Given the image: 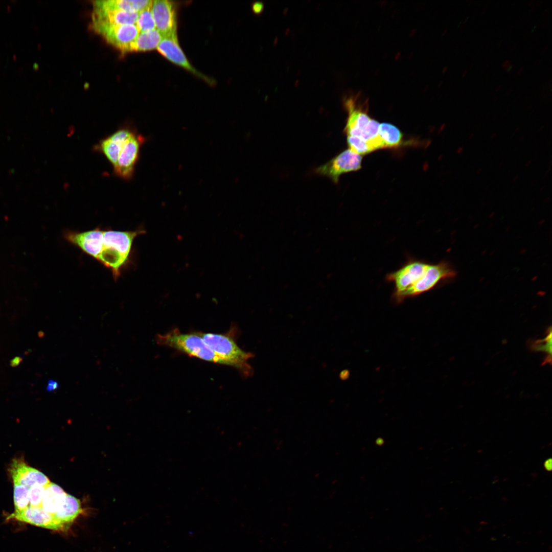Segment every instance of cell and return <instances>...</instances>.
<instances>
[{
  "mask_svg": "<svg viewBox=\"0 0 552 552\" xmlns=\"http://www.w3.org/2000/svg\"><path fill=\"white\" fill-rule=\"evenodd\" d=\"M145 233L143 228L117 231L97 226L82 232L65 230L64 237L71 244L108 269L117 281L131 262L135 239Z\"/></svg>",
  "mask_w": 552,
  "mask_h": 552,
  "instance_id": "6da1fadb",
  "label": "cell"
},
{
  "mask_svg": "<svg viewBox=\"0 0 552 552\" xmlns=\"http://www.w3.org/2000/svg\"><path fill=\"white\" fill-rule=\"evenodd\" d=\"M144 139L129 127H123L100 141L97 149L113 167L117 175L124 179L132 176Z\"/></svg>",
  "mask_w": 552,
  "mask_h": 552,
  "instance_id": "7a4b0ae2",
  "label": "cell"
},
{
  "mask_svg": "<svg viewBox=\"0 0 552 552\" xmlns=\"http://www.w3.org/2000/svg\"><path fill=\"white\" fill-rule=\"evenodd\" d=\"M344 105L348 112L344 133L347 136L358 137L366 143L371 152L384 149L379 134L380 124L368 114L367 102L359 98L346 99Z\"/></svg>",
  "mask_w": 552,
  "mask_h": 552,
  "instance_id": "3957f363",
  "label": "cell"
},
{
  "mask_svg": "<svg viewBox=\"0 0 552 552\" xmlns=\"http://www.w3.org/2000/svg\"><path fill=\"white\" fill-rule=\"evenodd\" d=\"M209 348L228 364L237 369L245 377L251 376L252 367L248 360L254 355L241 349L235 339L229 335L211 333H198Z\"/></svg>",
  "mask_w": 552,
  "mask_h": 552,
  "instance_id": "277c9868",
  "label": "cell"
},
{
  "mask_svg": "<svg viewBox=\"0 0 552 552\" xmlns=\"http://www.w3.org/2000/svg\"><path fill=\"white\" fill-rule=\"evenodd\" d=\"M156 342L168 347L189 356H194L208 361L228 365L205 343L198 334L181 333L177 329L155 336Z\"/></svg>",
  "mask_w": 552,
  "mask_h": 552,
  "instance_id": "5b68a950",
  "label": "cell"
},
{
  "mask_svg": "<svg viewBox=\"0 0 552 552\" xmlns=\"http://www.w3.org/2000/svg\"><path fill=\"white\" fill-rule=\"evenodd\" d=\"M456 274V270L448 262L444 261L436 264H429L424 274L393 302L401 304L407 298L418 296L453 281Z\"/></svg>",
  "mask_w": 552,
  "mask_h": 552,
  "instance_id": "8992f818",
  "label": "cell"
},
{
  "mask_svg": "<svg viewBox=\"0 0 552 552\" xmlns=\"http://www.w3.org/2000/svg\"><path fill=\"white\" fill-rule=\"evenodd\" d=\"M93 26L108 43L124 52L132 51L133 44L140 33L135 24L117 25L94 22Z\"/></svg>",
  "mask_w": 552,
  "mask_h": 552,
  "instance_id": "52a82bcc",
  "label": "cell"
},
{
  "mask_svg": "<svg viewBox=\"0 0 552 552\" xmlns=\"http://www.w3.org/2000/svg\"><path fill=\"white\" fill-rule=\"evenodd\" d=\"M428 264L422 260L409 259L400 268L386 274V281L394 285L392 296L393 301L412 286L424 274Z\"/></svg>",
  "mask_w": 552,
  "mask_h": 552,
  "instance_id": "ba28073f",
  "label": "cell"
},
{
  "mask_svg": "<svg viewBox=\"0 0 552 552\" xmlns=\"http://www.w3.org/2000/svg\"><path fill=\"white\" fill-rule=\"evenodd\" d=\"M362 156L350 149L342 151L326 164L317 167L316 174L329 178L338 183L341 174L359 170L361 168Z\"/></svg>",
  "mask_w": 552,
  "mask_h": 552,
  "instance_id": "9c48e42d",
  "label": "cell"
},
{
  "mask_svg": "<svg viewBox=\"0 0 552 552\" xmlns=\"http://www.w3.org/2000/svg\"><path fill=\"white\" fill-rule=\"evenodd\" d=\"M151 12L156 29L163 37L177 35L175 9L171 1L167 0L152 1Z\"/></svg>",
  "mask_w": 552,
  "mask_h": 552,
  "instance_id": "30bf717a",
  "label": "cell"
},
{
  "mask_svg": "<svg viewBox=\"0 0 552 552\" xmlns=\"http://www.w3.org/2000/svg\"><path fill=\"white\" fill-rule=\"evenodd\" d=\"M9 471L14 485H23L30 488L35 485L47 487L51 482L45 474L29 466L20 458L12 460Z\"/></svg>",
  "mask_w": 552,
  "mask_h": 552,
  "instance_id": "8fae6325",
  "label": "cell"
},
{
  "mask_svg": "<svg viewBox=\"0 0 552 552\" xmlns=\"http://www.w3.org/2000/svg\"><path fill=\"white\" fill-rule=\"evenodd\" d=\"M157 50L163 56L172 63L185 68L209 83L213 82L209 78L197 71L190 64L179 47L177 35L163 37L157 47Z\"/></svg>",
  "mask_w": 552,
  "mask_h": 552,
  "instance_id": "7c38bea8",
  "label": "cell"
},
{
  "mask_svg": "<svg viewBox=\"0 0 552 552\" xmlns=\"http://www.w3.org/2000/svg\"><path fill=\"white\" fill-rule=\"evenodd\" d=\"M8 518H15L17 520L45 528L61 530L54 516L45 512L42 507L29 505L20 512H14Z\"/></svg>",
  "mask_w": 552,
  "mask_h": 552,
  "instance_id": "4fadbf2b",
  "label": "cell"
},
{
  "mask_svg": "<svg viewBox=\"0 0 552 552\" xmlns=\"http://www.w3.org/2000/svg\"><path fill=\"white\" fill-rule=\"evenodd\" d=\"M139 12L124 10L94 9L93 22H101L123 25L136 24Z\"/></svg>",
  "mask_w": 552,
  "mask_h": 552,
  "instance_id": "5bb4252c",
  "label": "cell"
},
{
  "mask_svg": "<svg viewBox=\"0 0 552 552\" xmlns=\"http://www.w3.org/2000/svg\"><path fill=\"white\" fill-rule=\"evenodd\" d=\"M81 511L80 500L67 494L65 500L55 514L54 517L62 531H66Z\"/></svg>",
  "mask_w": 552,
  "mask_h": 552,
  "instance_id": "9a60e30c",
  "label": "cell"
},
{
  "mask_svg": "<svg viewBox=\"0 0 552 552\" xmlns=\"http://www.w3.org/2000/svg\"><path fill=\"white\" fill-rule=\"evenodd\" d=\"M152 3L150 0H106L94 1L93 5L94 9H120L139 12L151 6Z\"/></svg>",
  "mask_w": 552,
  "mask_h": 552,
  "instance_id": "2e32d148",
  "label": "cell"
},
{
  "mask_svg": "<svg viewBox=\"0 0 552 552\" xmlns=\"http://www.w3.org/2000/svg\"><path fill=\"white\" fill-rule=\"evenodd\" d=\"M66 494L67 493L59 486L51 482L45 490L42 501L43 510L54 517L56 513L64 503Z\"/></svg>",
  "mask_w": 552,
  "mask_h": 552,
  "instance_id": "e0dca14e",
  "label": "cell"
},
{
  "mask_svg": "<svg viewBox=\"0 0 552 552\" xmlns=\"http://www.w3.org/2000/svg\"><path fill=\"white\" fill-rule=\"evenodd\" d=\"M379 134L384 148H396L404 144L403 135L396 126L387 123H380Z\"/></svg>",
  "mask_w": 552,
  "mask_h": 552,
  "instance_id": "ac0fdd59",
  "label": "cell"
},
{
  "mask_svg": "<svg viewBox=\"0 0 552 552\" xmlns=\"http://www.w3.org/2000/svg\"><path fill=\"white\" fill-rule=\"evenodd\" d=\"M162 35L156 29L141 32L133 44L132 51H147L157 48Z\"/></svg>",
  "mask_w": 552,
  "mask_h": 552,
  "instance_id": "d6986e66",
  "label": "cell"
},
{
  "mask_svg": "<svg viewBox=\"0 0 552 552\" xmlns=\"http://www.w3.org/2000/svg\"><path fill=\"white\" fill-rule=\"evenodd\" d=\"M29 488L23 485H14L15 512H20L29 506Z\"/></svg>",
  "mask_w": 552,
  "mask_h": 552,
  "instance_id": "ffe728a7",
  "label": "cell"
},
{
  "mask_svg": "<svg viewBox=\"0 0 552 552\" xmlns=\"http://www.w3.org/2000/svg\"><path fill=\"white\" fill-rule=\"evenodd\" d=\"M135 25L140 32L148 31L156 29L155 21L151 12V6L139 12Z\"/></svg>",
  "mask_w": 552,
  "mask_h": 552,
  "instance_id": "44dd1931",
  "label": "cell"
},
{
  "mask_svg": "<svg viewBox=\"0 0 552 552\" xmlns=\"http://www.w3.org/2000/svg\"><path fill=\"white\" fill-rule=\"evenodd\" d=\"M47 487L35 485L29 488V505L42 507V501Z\"/></svg>",
  "mask_w": 552,
  "mask_h": 552,
  "instance_id": "7402d4cb",
  "label": "cell"
},
{
  "mask_svg": "<svg viewBox=\"0 0 552 552\" xmlns=\"http://www.w3.org/2000/svg\"><path fill=\"white\" fill-rule=\"evenodd\" d=\"M544 340L538 341L534 344V349L537 351H542L551 355V330Z\"/></svg>",
  "mask_w": 552,
  "mask_h": 552,
  "instance_id": "603a6c76",
  "label": "cell"
},
{
  "mask_svg": "<svg viewBox=\"0 0 552 552\" xmlns=\"http://www.w3.org/2000/svg\"><path fill=\"white\" fill-rule=\"evenodd\" d=\"M59 387V384L57 381L54 380L50 379L48 381V384L46 387L47 391L50 392L55 390Z\"/></svg>",
  "mask_w": 552,
  "mask_h": 552,
  "instance_id": "cb8c5ba5",
  "label": "cell"
},
{
  "mask_svg": "<svg viewBox=\"0 0 552 552\" xmlns=\"http://www.w3.org/2000/svg\"><path fill=\"white\" fill-rule=\"evenodd\" d=\"M264 9V4L262 2H257L252 5L253 11L257 14L261 13Z\"/></svg>",
  "mask_w": 552,
  "mask_h": 552,
  "instance_id": "d4e9b609",
  "label": "cell"
},
{
  "mask_svg": "<svg viewBox=\"0 0 552 552\" xmlns=\"http://www.w3.org/2000/svg\"><path fill=\"white\" fill-rule=\"evenodd\" d=\"M511 65V62L509 60H505L502 64V67L506 71Z\"/></svg>",
  "mask_w": 552,
  "mask_h": 552,
  "instance_id": "484cf974",
  "label": "cell"
},
{
  "mask_svg": "<svg viewBox=\"0 0 552 552\" xmlns=\"http://www.w3.org/2000/svg\"><path fill=\"white\" fill-rule=\"evenodd\" d=\"M550 13V10L549 9H546L542 12L541 15H542V17H548L549 16Z\"/></svg>",
  "mask_w": 552,
  "mask_h": 552,
  "instance_id": "4316f807",
  "label": "cell"
},
{
  "mask_svg": "<svg viewBox=\"0 0 552 552\" xmlns=\"http://www.w3.org/2000/svg\"><path fill=\"white\" fill-rule=\"evenodd\" d=\"M466 20H464V21H461V22L459 23V25H458V28H459V29H462V28H463L464 27V26H465V24H466Z\"/></svg>",
  "mask_w": 552,
  "mask_h": 552,
  "instance_id": "83f0119b",
  "label": "cell"
},
{
  "mask_svg": "<svg viewBox=\"0 0 552 552\" xmlns=\"http://www.w3.org/2000/svg\"><path fill=\"white\" fill-rule=\"evenodd\" d=\"M524 71V68H520L517 72V75H520Z\"/></svg>",
  "mask_w": 552,
  "mask_h": 552,
  "instance_id": "f1b7e54d",
  "label": "cell"
},
{
  "mask_svg": "<svg viewBox=\"0 0 552 552\" xmlns=\"http://www.w3.org/2000/svg\"><path fill=\"white\" fill-rule=\"evenodd\" d=\"M463 151V147H460L458 148V149H457L456 153L457 154H461L462 152Z\"/></svg>",
  "mask_w": 552,
  "mask_h": 552,
  "instance_id": "f546056e",
  "label": "cell"
},
{
  "mask_svg": "<svg viewBox=\"0 0 552 552\" xmlns=\"http://www.w3.org/2000/svg\"><path fill=\"white\" fill-rule=\"evenodd\" d=\"M468 71L467 70H466L465 71H464V72L463 73V74L462 75V78H464L466 76V75L468 74Z\"/></svg>",
  "mask_w": 552,
  "mask_h": 552,
  "instance_id": "4dcf8cb0",
  "label": "cell"
},
{
  "mask_svg": "<svg viewBox=\"0 0 552 552\" xmlns=\"http://www.w3.org/2000/svg\"><path fill=\"white\" fill-rule=\"evenodd\" d=\"M512 91H513V88H509V89H508V90L507 91V95L508 96H510V95H511V94H512Z\"/></svg>",
  "mask_w": 552,
  "mask_h": 552,
  "instance_id": "1f68e13d",
  "label": "cell"
},
{
  "mask_svg": "<svg viewBox=\"0 0 552 552\" xmlns=\"http://www.w3.org/2000/svg\"><path fill=\"white\" fill-rule=\"evenodd\" d=\"M513 68V65L511 64V65L507 69L506 72L507 73H510L512 70Z\"/></svg>",
  "mask_w": 552,
  "mask_h": 552,
  "instance_id": "d6a6232c",
  "label": "cell"
},
{
  "mask_svg": "<svg viewBox=\"0 0 552 552\" xmlns=\"http://www.w3.org/2000/svg\"><path fill=\"white\" fill-rule=\"evenodd\" d=\"M547 49H548V47H547V46H546V47H544V48L543 49V50H542V51H541V53H542V54H544V53H545V52H546V51H547Z\"/></svg>",
  "mask_w": 552,
  "mask_h": 552,
  "instance_id": "836d02e7",
  "label": "cell"
},
{
  "mask_svg": "<svg viewBox=\"0 0 552 552\" xmlns=\"http://www.w3.org/2000/svg\"><path fill=\"white\" fill-rule=\"evenodd\" d=\"M501 87V85H498V86H497L496 87V88H495V91H496V92H498V91H499V90L500 89Z\"/></svg>",
  "mask_w": 552,
  "mask_h": 552,
  "instance_id": "e575fe53",
  "label": "cell"
},
{
  "mask_svg": "<svg viewBox=\"0 0 552 552\" xmlns=\"http://www.w3.org/2000/svg\"><path fill=\"white\" fill-rule=\"evenodd\" d=\"M473 2V1H467V4H468V6L469 7L471 6V5H472V3Z\"/></svg>",
  "mask_w": 552,
  "mask_h": 552,
  "instance_id": "d590c367",
  "label": "cell"
},
{
  "mask_svg": "<svg viewBox=\"0 0 552 552\" xmlns=\"http://www.w3.org/2000/svg\"><path fill=\"white\" fill-rule=\"evenodd\" d=\"M517 44H516V45L515 44V45H514V46H513V47L512 48V49H511V52H513V51H514V50H515V49H516V47H517Z\"/></svg>",
  "mask_w": 552,
  "mask_h": 552,
  "instance_id": "8d00e7d4",
  "label": "cell"
},
{
  "mask_svg": "<svg viewBox=\"0 0 552 552\" xmlns=\"http://www.w3.org/2000/svg\"><path fill=\"white\" fill-rule=\"evenodd\" d=\"M503 41L502 40L500 41V42L498 44L497 47L498 48L500 47L501 46V45L503 44Z\"/></svg>",
  "mask_w": 552,
  "mask_h": 552,
  "instance_id": "74e56055",
  "label": "cell"
},
{
  "mask_svg": "<svg viewBox=\"0 0 552 552\" xmlns=\"http://www.w3.org/2000/svg\"><path fill=\"white\" fill-rule=\"evenodd\" d=\"M495 136H496V133H494L493 134H492L491 135V137H490V139L492 140V139H494V138H495Z\"/></svg>",
  "mask_w": 552,
  "mask_h": 552,
  "instance_id": "f35d334b",
  "label": "cell"
},
{
  "mask_svg": "<svg viewBox=\"0 0 552 552\" xmlns=\"http://www.w3.org/2000/svg\"><path fill=\"white\" fill-rule=\"evenodd\" d=\"M531 162L532 161L531 160H529L528 162L526 164V167H528L531 164Z\"/></svg>",
  "mask_w": 552,
  "mask_h": 552,
  "instance_id": "ab89813d",
  "label": "cell"
},
{
  "mask_svg": "<svg viewBox=\"0 0 552 552\" xmlns=\"http://www.w3.org/2000/svg\"><path fill=\"white\" fill-rule=\"evenodd\" d=\"M474 62L472 63L471 64V65H470L469 69V70L471 69L472 68V67L474 66Z\"/></svg>",
  "mask_w": 552,
  "mask_h": 552,
  "instance_id": "60d3db41",
  "label": "cell"
},
{
  "mask_svg": "<svg viewBox=\"0 0 552 552\" xmlns=\"http://www.w3.org/2000/svg\"><path fill=\"white\" fill-rule=\"evenodd\" d=\"M518 178V175L515 176V177L513 179L514 181H516L517 179Z\"/></svg>",
  "mask_w": 552,
  "mask_h": 552,
  "instance_id": "b9f144b4",
  "label": "cell"
},
{
  "mask_svg": "<svg viewBox=\"0 0 552 552\" xmlns=\"http://www.w3.org/2000/svg\"><path fill=\"white\" fill-rule=\"evenodd\" d=\"M541 62H542V60H540V61H539L538 63L537 64V66H538V65H539V64H540Z\"/></svg>",
  "mask_w": 552,
  "mask_h": 552,
  "instance_id": "7bdbcfd3",
  "label": "cell"
},
{
  "mask_svg": "<svg viewBox=\"0 0 552 552\" xmlns=\"http://www.w3.org/2000/svg\"><path fill=\"white\" fill-rule=\"evenodd\" d=\"M487 9V8H486V7L484 8V10H483V11H482V12H483V13H484V12H485V11H486V10Z\"/></svg>",
  "mask_w": 552,
  "mask_h": 552,
  "instance_id": "ee69618b",
  "label": "cell"
},
{
  "mask_svg": "<svg viewBox=\"0 0 552 552\" xmlns=\"http://www.w3.org/2000/svg\"><path fill=\"white\" fill-rule=\"evenodd\" d=\"M473 135H473V133H472V134H471V135H470V137H469V139H471V138H472V136H473Z\"/></svg>",
  "mask_w": 552,
  "mask_h": 552,
  "instance_id": "f6af8a7d",
  "label": "cell"
}]
</instances>
